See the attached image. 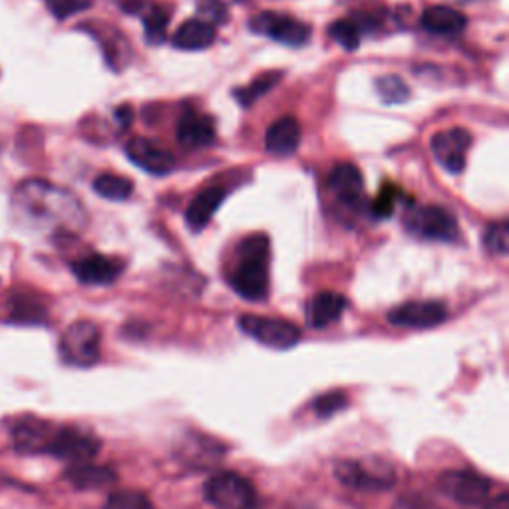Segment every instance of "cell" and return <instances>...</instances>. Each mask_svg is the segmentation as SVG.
I'll use <instances>...</instances> for the list:
<instances>
[{
    "instance_id": "cell-1",
    "label": "cell",
    "mask_w": 509,
    "mask_h": 509,
    "mask_svg": "<svg viewBox=\"0 0 509 509\" xmlns=\"http://www.w3.org/2000/svg\"><path fill=\"white\" fill-rule=\"evenodd\" d=\"M10 209L20 227L34 231L72 233L86 223V212L78 197L44 179H26L20 184Z\"/></svg>"
},
{
    "instance_id": "cell-2",
    "label": "cell",
    "mask_w": 509,
    "mask_h": 509,
    "mask_svg": "<svg viewBox=\"0 0 509 509\" xmlns=\"http://www.w3.org/2000/svg\"><path fill=\"white\" fill-rule=\"evenodd\" d=\"M203 497L217 509H257V492L251 482L235 472H219L203 485Z\"/></svg>"
},
{
    "instance_id": "cell-3",
    "label": "cell",
    "mask_w": 509,
    "mask_h": 509,
    "mask_svg": "<svg viewBox=\"0 0 509 509\" xmlns=\"http://www.w3.org/2000/svg\"><path fill=\"white\" fill-rule=\"evenodd\" d=\"M99 343H102V335L94 323L76 321L60 338V356L70 366H94L99 361Z\"/></svg>"
},
{
    "instance_id": "cell-4",
    "label": "cell",
    "mask_w": 509,
    "mask_h": 509,
    "mask_svg": "<svg viewBox=\"0 0 509 509\" xmlns=\"http://www.w3.org/2000/svg\"><path fill=\"white\" fill-rule=\"evenodd\" d=\"M335 477L351 490L382 492L396 484V474L391 464L343 460L335 466Z\"/></svg>"
},
{
    "instance_id": "cell-5",
    "label": "cell",
    "mask_w": 509,
    "mask_h": 509,
    "mask_svg": "<svg viewBox=\"0 0 509 509\" xmlns=\"http://www.w3.org/2000/svg\"><path fill=\"white\" fill-rule=\"evenodd\" d=\"M237 325L247 336L255 338L267 348H275V351H288L301 343L303 336L301 328L288 321H281V318L243 315Z\"/></svg>"
},
{
    "instance_id": "cell-6",
    "label": "cell",
    "mask_w": 509,
    "mask_h": 509,
    "mask_svg": "<svg viewBox=\"0 0 509 509\" xmlns=\"http://www.w3.org/2000/svg\"><path fill=\"white\" fill-rule=\"evenodd\" d=\"M102 450V442L92 432L82 430V428H60L50 440L46 454L58 457V460L86 464Z\"/></svg>"
},
{
    "instance_id": "cell-7",
    "label": "cell",
    "mask_w": 509,
    "mask_h": 509,
    "mask_svg": "<svg viewBox=\"0 0 509 509\" xmlns=\"http://www.w3.org/2000/svg\"><path fill=\"white\" fill-rule=\"evenodd\" d=\"M406 227L410 233L422 239H430V241L450 243L460 235L456 217L438 205L416 207L414 212L406 215Z\"/></svg>"
},
{
    "instance_id": "cell-8",
    "label": "cell",
    "mask_w": 509,
    "mask_h": 509,
    "mask_svg": "<svg viewBox=\"0 0 509 509\" xmlns=\"http://www.w3.org/2000/svg\"><path fill=\"white\" fill-rule=\"evenodd\" d=\"M239 265L229 277L233 291L247 301H265L269 295V255H239Z\"/></svg>"
},
{
    "instance_id": "cell-9",
    "label": "cell",
    "mask_w": 509,
    "mask_h": 509,
    "mask_svg": "<svg viewBox=\"0 0 509 509\" xmlns=\"http://www.w3.org/2000/svg\"><path fill=\"white\" fill-rule=\"evenodd\" d=\"M249 28L253 30L255 34H261L275 40L278 44L285 46H305L311 38V26H306L301 20H297L293 16L278 14V13H259L257 16L251 18Z\"/></svg>"
},
{
    "instance_id": "cell-10",
    "label": "cell",
    "mask_w": 509,
    "mask_h": 509,
    "mask_svg": "<svg viewBox=\"0 0 509 509\" xmlns=\"http://www.w3.org/2000/svg\"><path fill=\"white\" fill-rule=\"evenodd\" d=\"M438 485L448 497L467 507L482 505L487 500V494H490L492 487L487 477L470 470L444 472L438 477Z\"/></svg>"
},
{
    "instance_id": "cell-11",
    "label": "cell",
    "mask_w": 509,
    "mask_h": 509,
    "mask_svg": "<svg viewBox=\"0 0 509 509\" xmlns=\"http://www.w3.org/2000/svg\"><path fill=\"white\" fill-rule=\"evenodd\" d=\"M472 146V134L462 127H452L432 137V152L446 172L462 174L466 167L467 149Z\"/></svg>"
},
{
    "instance_id": "cell-12",
    "label": "cell",
    "mask_w": 509,
    "mask_h": 509,
    "mask_svg": "<svg viewBox=\"0 0 509 509\" xmlns=\"http://www.w3.org/2000/svg\"><path fill=\"white\" fill-rule=\"evenodd\" d=\"M448 318L446 306L440 301H410L394 306L388 313V323L401 328H434Z\"/></svg>"
},
{
    "instance_id": "cell-13",
    "label": "cell",
    "mask_w": 509,
    "mask_h": 509,
    "mask_svg": "<svg viewBox=\"0 0 509 509\" xmlns=\"http://www.w3.org/2000/svg\"><path fill=\"white\" fill-rule=\"evenodd\" d=\"M126 154L132 159V164L152 175H167L175 167V157L167 149L159 147L144 137H134L126 146Z\"/></svg>"
},
{
    "instance_id": "cell-14",
    "label": "cell",
    "mask_w": 509,
    "mask_h": 509,
    "mask_svg": "<svg viewBox=\"0 0 509 509\" xmlns=\"http://www.w3.org/2000/svg\"><path fill=\"white\" fill-rule=\"evenodd\" d=\"M56 428L36 416H24L13 426V444L18 452L36 454L46 452Z\"/></svg>"
},
{
    "instance_id": "cell-15",
    "label": "cell",
    "mask_w": 509,
    "mask_h": 509,
    "mask_svg": "<svg viewBox=\"0 0 509 509\" xmlns=\"http://www.w3.org/2000/svg\"><path fill=\"white\" fill-rule=\"evenodd\" d=\"M124 261L106 255H88L72 265V273L84 285H112L124 273Z\"/></svg>"
},
{
    "instance_id": "cell-16",
    "label": "cell",
    "mask_w": 509,
    "mask_h": 509,
    "mask_svg": "<svg viewBox=\"0 0 509 509\" xmlns=\"http://www.w3.org/2000/svg\"><path fill=\"white\" fill-rule=\"evenodd\" d=\"M215 122L209 116L187 109L177 124V139L187 149H203L215 142Z\"/></svg>"
},
{
    "instance_id": "cell-17",
    "label": "cell",
    "mask_w": 509,
    "mask_h": 509,
    "mask_svg": "<svg viewBox=\"0 0 509 509\" xmlns=\"http://www.w3.org/2000/svg\"><path fill=\"white\" fill-rule=\"evenodd\" d=\"M298 144H301V126L295 118H278L275 124L269 126L265 136V147L269 154L278 157L293 156Z\"/></svg>"
},
{
    "instance_id": "cell-18",
    "label": "cell",
    "mask_w": 509,
    "mask_h": 509,
    "mask_svg": "<svg viewBox=\"0 0 509 509\" xmlns=\"http://www.w3.org/2000/svg\"><path fill=\"white\" fill-rule=\"evenodd\" d=\"M346 308V298L338 293H318L306 305V323L313 328H326L336 323Z\"/></svg>"
},
{
    "instance_id": "cell-19",
    "label": "cell",
    "mask_w": 509,
    "mask_h": 509,
    "mask_svg": "<svg viewBox=\"0 0 509 509\" xmlns=\"http://www.w3.org/2000/svg\"><path fill=\"white\" fill-rule=\"evenodd\" d=\"M223 199H225V192L219 187H209L205 192L199 193L185 209L187 227L195 233L202 231V229L212 222V217L215 215L219 205L223 203Z\"/></svg>"
},
{
    "instance_id": "cell-20",
    "label": "cell",
    "mask_w": 509,
    "mask_h": 509,
    "mask_svg": "<svg viewBox=\"0 0 509 509\" xmlns=\"http://www.w3.org/2000/svg\"><path fill=\"white\" fill-rule=\"evenodd\" d=\"M66 480L72 484L76 490H102L116 484L118 476L108 466H98V464H74L70 470L64 474Z\"/></svg>"
},
{
    "instance_id": "cell-21",
    "label": "cell",
    "mask_w": 509,
    "mask_h": 509,
    "mask_svg": "<svg viewBox=\"0 0 509 509\" xmlns=\"http://www.w3.org/2000/svg\"><path fill=\"white\" fill-rule=\"evenodd\" d=\"M328 185H331L333 193L344 203L358 202L364 192V179L361 169L351 164L336 165L331 175H328Z\"/></svg>"
},
{
    "instance_id": "cell-22",
    "label": "cell",
    "mask_w": 509,
    "mask_h": 509,
    "mask_svg": "<svg viewBox=\"0 0 509 509\" xmlns=\"http://www.w3.org/2000/svg\"><path fill=\"white\" fill-rule=\"evenodd\" d=\"M467 20L462 13L450 6H432L422 14L424 30L438 36H457L464 33Z\"/></svg>"
},
{
    "instance_id": "cell-23",
    "label": "cell",
    "mask_w": 509,
    "mask_h": 509,
    "mask_svg": "<svg viewBox=\"0 0 509 509\" xmlns=\"http://www.w3.org/2000/svg\"><path fill=\"white\" fill-rule=\"evenodd\" d=\"M215 26L205 20H185L174 34V46L179 50H203L213 44Z\"/></svg>"
},
{
    "instance_id": "cell-24",
    "label": "cell",
    "mask_w": 509,
    "mask_h": 509,
    "mask_svg": "<svg viewBox=\"0 0 509 509\" xmlns=\"http://www.w3.org/2000/svg\"><path fill=\"white\" fill-rule=\"evenodd\" d=\"M48 313L44 305L28 295H18L13 298V311L10 321L18 325H42L46 323Z\"/></svg>"
},
{
    "instance_id": "cell-25",
    "label": "cell",
    "mask_w": 509,
    "mask_h": 509,
    "mask_svg": "<svg viewBox=\"0 0 509 509\" xmlns=\"http://www.w3.org/2000/svg\"><path fill=\"white\" fill-rule=\"evenodd\" d=\"M94 192L109 199V202H124L134 192V184L127 177L116 175V174H99L94 179Z\"/></svg>"
},
{
    "instance_id": "cell-26",
    "label": "cell",
    "mask_w": 509,
    "mask_h": 509,
    "mask_svg": "<svg viewBox=\"0 0 509 509\" xmlns=\"http://www.w3.org/2000/svg\"><path fill=\"white\" fill-rule=\"evenodd\" d=\"M283 80V72H267V74H261L259 78H255L251 84H249L247 88H241V90H235V98H237V102L249 108V106H253L257 99H261L265 94L271 92V90L281 82Z\"/></svg>"
},
{
    "instance_id": "cell-27",
    "label": "cell",
    "mask_w": 509,
    "mask_h": 509,
    "mask_svg": "<svg viewBox=\"0 0 509 509\" xmlns=\"http://www.w3.org/2000/svg\"><path fill=\"white\" fill-rule=\"evenodd\" d=\"M376 94L381 96L386 106H396L410 99V88L401 76L388 74L376 80Z\"/></svg>"
},
{
    "instance_id": "cell-28",
    "label": "cell",
    "mask_w": 509,
    "mask_h": 509,
    "mask_svg": "<svg viewBox=\"0 0 509 509\" xmlns=\"http://www.w3.org/2000/svg\"><path fill=\"white\" fill-rule=\"evenodd\" d=\"M328 34L348 52H353L361 44V28L353 20H336V23L328 26Z\"/></svg>"
},
{
    "instance_id": "cell-29",
    "label": "cell",
    "mask_w": 509,
    "mask_h": 509,
    "mask_svg": "<svg viewBox=\"0 0 509 509\" xmlns=\"http://www.w3.org/2000/svg\"><path fill=\"white\" fill-rule=\"evenodd\" d=\"M167 24H169V13L164 8L154 6L144 18V28H146V38L152 44H162L167 34Z\"/></svg>"
},
{
    "instance_id": "cell-30",
    "label": "cell",
    "mask_w": 509,
    "mask_h": 509,
    "mask_svg": "<svg viewBox=\"0 0 509 509\" xmlns=\"http://www.w3.org/2000/svg\"><path fill=\"white\" fill-rule=\"evenodd\" d=\"M348 406V396L341 391H331L316 396L313 401V410L318 418H331Z\"/></svg>"
},
{
    "instance_id": "cell-31",
    "label": "cell",
    "mask_w": 509,
    "mask_h": 509,
    "mask_svg": "<svg viewBox=\"0 0 509 509\" xmlns=\"http://www.w3.org/2000/svg\"><path fill=\"white\" fill-rule=\"evenodd\" d=\"M104 509H154V504L142 492H116L109 494Z\"/></svg>"
},
{
    "instance_id": "cell-32",
    "label": "cell",
    "mask_w": 509,
    "mask_h": 509,
    "mask_svg": "<svg viewBox=\"0 0 509 509\" xmlns=\"http://www.w3.org/2000/svg\"><path fill=\"white\" fill-rule=\"evenodd\" d=\"M487 251L494 255H505L509 251V227L507 223H494L484 235Z\"/></svg>"
},
{
    "instance_id": "cell-33",
    "label": "cell",
    "mask_w": 509,
    "mask_h": 509,
    "mask_svg": "<svg viewBox=\"0 0 509 509\" xmlns=\"http://www.w3.org/2000/svg\"><path fill=\"white\" fill-rule=\"evenodd\" d=\"M197 13L205 16V23L209 24H223L229 18L227 6L223 5V0H195Z\"/></svg>"
},
{
    "instance_id": "cell-34",
    "label": "cell",
    "mask_w": 509,
    "mask_h": 509,
    "mask_svg": "<svg viewBox=\"0 0 509 509\" xmlns=\"http://www.w3.org/2000/svg\"><path fill=\"white\" fill-rule=\"evenodd\" d=\"M396 199H398V189L386 184V185L381 189V193H378L376 202H374V205H372L374 217H378V219L392 217L394 209H396Z\"/></svg>"
},
{
    "instance_id": "cell-35",
    "label": "cell",
    "mask_w": 509,
    "mask_h": 509,
    "mask_svg": "<svg viewBox=\"0 0 509 509\" xmlns=\"http://www.w3.org/2000/svg\"><path fill=\"white\" fill-rule=\"evenodd\" d=\"M46 5L58 20H64L86 10L90 6V0H46Z\"/></svg>"
},
{
    "instance_id": "cell-36",
    "label": "cell",
    "mask_w": 509,
    "mask_h": 509,
    "mask_svg": "<svg viewBox=\"0 0 509 509\" xmlns=\"http://www.w3.org/2000/svg\"><path fill=\"white\" fill-rule=\"evenodd\" d=\"M116 118H118V122H119V124H122V127H127L129 124H132V118H134V109H132V108H129V106H122V108H118Z\"/></svg>"
},
{
    "instance_id": "cell-37",
    "label": "cell",
    "mask_w": 509,
    "mask_h": 509,
    "mask_svg": "<svg viewBox=\"0 0 509 509\" xmlns=\"http://www.w3.org/2000/svg\"><path fill=\"white\" fill-rule=\"evenodd\" d=\"M485 509H509V494H500L485 504Z\"/></svg>"
}]
</instances>
